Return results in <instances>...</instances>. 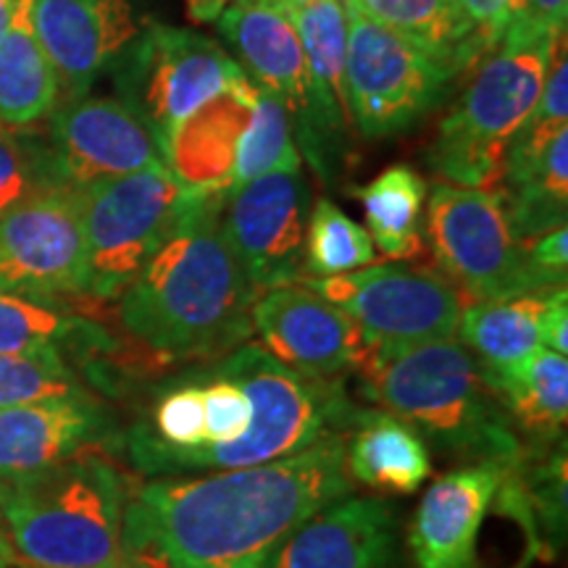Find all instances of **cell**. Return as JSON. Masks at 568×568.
Segmentation results:
<instances>
[{"label": "cell", "mask_w": 568, "mask_h": 568, "mask_svg": "<svg viewBox=\"0 0 568 568\" xmlns=\"http://www.w3.org/2000/svg\"><path fill=\"white\" fill-rule=\"evenodd\" d=\"M197 195L201 190L184 187L166 166L142 169L82 187L88 297L119 301Z\"/></svg>", "instance_id": "cell-6"}, {"label": "cell", "mask_w": 568, "mask_h": 568, "mask_svg": "<svg viewBox=\"0 0 568 568\" xmlns=\"http://www.w3.org/2000/svg\"><path fill=\"white\" fill-rule=\"evenodd\" d=\"M245 77L243 67L211 38L155 21L116 59L119 101L138 113L161 153L190 113Z\"/></svg>", "instance_id": "cell-8"}, {"label": "cell", "mask_w": 568, "mask_h": 568, "mask_svg": "<svg viewBox=\"0 0 568 568\" xmlns=\"http://www.w3.org/2000/svg\"><path fill=\"white\" fill-rule=\"evenodd\" d=\"M113 568H155L151 564H142V560H134V558H124L122 564H116Z\"/></svg>", "instance_id": "cell-42"}, {"label": "cell", "mask_w": 568, "mask_h": 568, "mask_svg": "<svg viewBox=\"0 0 568 568\" xmlns=\"http://www.w3.org/2000/svg\"><path fill=\"white\" fill-rule=\"evenodd\" d=\"M345 17V90L355 130L366 140L410 130L437 109L456 74L347 6Z\"/></svg>", "instance_id": "cell-9"}, {"label": "cell", "mask_w": 568, "mask_h": 568, "mask_svg": "<svg viewBox=\"0 0 568 568\" xmlns=\"http://www.w3.org/2000/svg\"><path fill=\"white\" fill-rule=\"evenodd\" d=\"M17 9H19V0H0V34L11 27Z\"/></svg>", "instance_id": "cell-40"}, {"label": "cell", "mask_w": 568, "mask_h": 568, "mask_svg": "<svg viewBox=\"0 0 568 568\" xmlns=\"http://www.w3.org/2000/svg\"><path fill=\"white\" fill-rule=\"evenodd\" d=\"M545 295L548 290L464 305L458 322L460 343L485 368L508 366L524 358L542 345Z\"/></svg>", "instance_id": "cell-28"}, {"label": "cell", "mask_w": 568, "mask_h": 568, "mask_svg": "<svg viewBox=\"0 0 568 568\" xmlns=\"http://www.w3.org/2000/svg\"><path fill=\"white\" fill-rule=\"evenodd\" d=\"M293 119L274 92L258 88L253 119L234 159L232 184L226 193L272 172H301V153L295 148Z\"/></svg>", "instance_id": "cell-29"}, {"label": "cell", "mask_w": 568, "mask_h": 568, "mask_svg": "<svg viewBox=\"0 0 568 568\" xmlns=\"http://www.w3.org/2000/svg\"><path fill=\"white\" fill-rule=\"evenodd\" d=\"M0 293L45 303L88 297L80 190H53L0 216Z\"/></svg>", "instance_id": "cell-11"}, {"label": "cell", "mask_w": 568, "mask_h": 568, "mask_svg": "<svg viewBox=\"0 0 568 568\" xmlns=\"http://www.w3.org/2000/svg\"><path fill=\"white\" fill-rule=\"evenodd\" d=\"M113 418L95 395L0 408V481H17L80 456L111 437Z\"/></svg>", "instance_id": "cell-19"}, {"label": "cell", "mask_w": 568, "mask_h": 568, "mask_svg": "<svg viewBox=\"0 0 568 568\" xmlns=\"http://www.w3.org/2000/svg\"><path fill=\"white\" fill-rule=\"evenodd\" d=\"M351 493L345 432L268 464L148 477L126 495L124 556L155 568H264L305 518Z\"/></svg>", "instance_id": "cell-1"}, {"label": "cell", "mask_w": 568, "mask_h": 568, "mask_svg": "<svg viewBox=\"0 0 568 568\" xmlns=\"http://www.w3.org/2000/svg\"><path fill=\"white\" fill-rule=\"evenodd\" d=\"M11 566V556H9V545H6L3 529H0V568Z\"/></svg>", "instance_id": "cell-41"}, {"label": "cell", "mask_w": 568, "mask_h": 568, "mask_svg": "<svg viewBox=\"0 0 568 568\" xmlns=\"http://www.w3.org/2000/svg\"><path fill=\"white\" fill-rule=\"evenodd\" d=\"M130 485L95 447L17 481H0V529L19 568L122 564Z\"/></svg>", "instance_id": "cell-4"}, {"label": "cell", "mask_w": 568, "mask_h": 568, "mask_svg": "<svg viewBox=\"0 0 568 568\" xmlns=\"http://www.w3.org/2000/svg\"><path fill=\"white\" fill-rule=\"evenodd\" d=\"M343 3L410 42L456 77L477 67L479 59L487 55L458 0H343Z\"/></svg>", "instance_id": "cell-24"}, {"label": "cell", "mask_w": 568, "mask_h": 568, "mask_svg": "<svg viewBox=\"0 0 568 568\" xmlns=\"http://www.w3.org/2000/svg\"><path fill=\"white\" fill-rule=\"evenodd\" d=\"M0 353L74 368L113 355L116 343L101 324L67 305L0 293Z\"/></svg>", "instance_id": "cell-22"}, {"label": "cell", "mask_w": 568, "mask_h": 568, "mask_svg": "<svg viewBox=\"0 0 568 568\" xmlns=\"http://www.w3.org/2000/svg\"><path fill=\"white\" fill-rule=\"evenodd\" d=\"M30 21L67 101L82 98L142 30L132 0H32Z\"/></svg>", "instance_id": "cell-15"}, {"label": "cell", "mask_w": 568, "mask_h": 568, "mask_svg": "<svg viewBox=\"0 0 568 568\" xmlns=\"http://www.w3.org/2000/svg\"><path fill=\"white\" fill-rule=\"evenodd\" d=\"M264 568H397L395 510L382 497H337L305 518Z\"/></svg>", "instance_id": "cell-17"}, {"label": "cell", "mask_w": 568, "mask_h": 568, "mask_svg": "<svg viewBox=\"0 0 568 568\" xmlns=\"http://www.w3.org/2000/svg\"><path fill=\"white\" fill-rule=\"evenodd\" d=\"M140 426L148 437L169 447H197L205 435L203 389L195 379L180 376L172 387L155 397Z\"/></svg>", "instance_id": "cell-32"}, {"label": "cell", "mask_w": 568, "mask_h": 568, "mask_svg": "<svg viewBox=\"0 0 568 568\" xmlns=\"http://www.w3.org/2000/svg\"><path fill=\"white\" fill-rule=\"evenodd\" d=\"M560 38H503L477 63V74L443 119L429 151V169L439 180L481 190L500 182L510 140L537 109Z\"/></svg>", "instance_id": "cell-5"}, {"label": "cell", "mask_w": 568, "mask_h": 568, "mask_svg": "<svg viewBox=\"0 0 568 568\" xmlns=\"http://www.w3.org/2000/svg\"><path fill=\"white\" fill-rule=\"evenodd\" d=\"M224 3L226 0H187V9L195 21H216L224 11Z\"/></svg>", "instance_id": "cell-38"}, {"label": "cell", "mask_w": 568, "mask_h": 568, "mask_svg": "<svg viewBox=\"0 0 568 568\" xmlns=\"http://www.w3.org/2000/svg\"><path fill=\"white\" fill-rule=\"evenodd\" d=\"M219 32L243 61L255 88L274 92L297 124L305 113V55L301 38L280 3H234L219 13Z\"/></svg>", "instance_id": "cell-21"}, {"label": "cell", "mask_w": 568, "mask_h": 568, "mask_svg": "<svg viewBox=\"0 0 568 568\" xmlns=\"http://www.w3.org/2000/svg\"><path fill=\"white\" fill-rule=\"evenodd\" d=\"M305 55V113L293 132L305 148L311 166L326 180L337 142L351 122L345 90L347 17L343 0H314L290 9Z\"/></svg>", "instance_id": "cell-16"}, {"label": "cell", "mask_w": 568, "mask_h": 568, "mask_svg": "<svg viewBox=\"0 0 568 568\" xmlns=\"http://www.w3.org/2000/svg\"><path fill=\"white\" fill-rule=\"evenodd\" d=\"M55 176L71 190L166 166L153 134L119 98H74L51 116L48 130Z\"/></svg>", "instance_id": "cell-14"}, {"label": "cell", "mask_w": 568, "mask_h": 568, "mask_svg": "<svg viewBox=\"0 0 568 568\" xmlns=\"http://www.w3.org/2000/svg\"><path fill=\"white\" fill-rule=\"evenodd\" d=\"M495 6H497V11H500V21H503V27H506V32H508V27L514 24L518 11H521L524 0H495Z\"/></svg>", "instance_id": "cell-39"}, {"label": "cell", "mask_w": 568, "mask_h": 568, "mask_svg": "<svg viewBox=\"0 0 568 568\" xmlns=\"http://www.w3.org/2000/svg\"><path fill=\"white\" fill-rule=\"evenodd\" d=\"M234 3H276V0H234Z\"/></svg>", "instance_id": "cell-44"}, {"label": "cell", "mask_w": 568, "mask_h": 568, "mask_svg": "<svg viewBox=\"0 0 568 568\" xmlns=\"http://www.w3.org/2000/svg\"><path fill=\"white\" fill-rule=\"evenodd\" d=\"M258 88L247 80L230 84L209 103L190 113L169 140L163 163L184 187L201 193H226L234 159L253 119Z\"/></svg>", "instance_id": "cell-20"}, {"label": "cell", "mask_w": 568, "mask_h": 568, "mask_svg": "<svg viewBox=\"0 0 568 568\" xmlns=\"http://www.w3.org/2000/svg\"><path fill=\"white\" fill-rule=\"evenodd\" d=\"M251 324L268 355L308 379H339L361 372L372 353L358 324L303 284L261 293L253 301Z\"/></svg>", "instance_id": "cell-13"}, {"label": "cell", "mask_w": 568, "mask_h": 568, "mask_svg": "<svg viewBox=\"0 0 568 568\" xmlns=\"http://www.w3.org/2000/svg\"><path fill=\"white\" fill-rule=\"evenodd\" d=\"M345 435L347 474L385 495H410L432 477L426 439L385 408H355Z\"/></svg>", "instance_id": "cell-23"}, {"label": "cell", "mask_w": 568, "mask_h": 568, "mask_svg": "<svg viewBox=\"0 0 568 568\" xmlns=\"http://www.w3.org/2000/svg\"><path fill=\"white\" fill-rule=\"evenodd\" d=\"M568 0H524L521 11L503 38L545 40L566 34Z\"/></svg>", "instance_id": "cell-34"}, {"label": "cell", "mask_w": 568, "mask_h": 568, "mask_svg": "<svg viewBox=\"0 0 568 568\" xmlns=\"http://www.w3.org/2000/svg\"><path fill=\"white\" fill-rule=\"evenodd\" d=\"M460 11L468 24L474 27L477 38L481 40L487 53H493L497 45H500L503 34H506V27L500 21V11H497L495 0H458Z\"/></svg>", "instance_id": "cell-37"}, {"label": "cell", "mask_w": 568, "mask_h": 568, "mask_svg": "<svg viewBox=\"0 0 568 568\" xmlns=\"http://www.w3.org/2000/svg\"><path fill=\"white\" fill-rule=\"evenodd\" d=\"M426 193L429 184L424 176L403 163L355 190L376 253L387 255L389 261H408L422 253Z\"/></svg>", "instance_id": "cell-27"}, {"label": "cell", "mask_w": 568, "mask_h": 568, "mask_svg": "<svg viewBox=\"0 0 568 568\" xmlns=\"http://www.w3.org/2000/svg\"><path fill=\"white\" fill-rule=\"evenodd\" d=\"M506 466L477 460L426 489L408 531L416 568H477L481 524L500 493Z\"/></svg>", "instance_id": "cell-18"}, {"label": "cell", "mask_w": 568, "mask_h": 568, "mask_svg": "<svg viewBox=\"0 0 568 568\" xmlns=\"http://www.w3.org/2000/svg\"><path fill=\"white\" fill-rule=\"evenodd\" d=\"M481 368L489 393L510 422L535 437H558L568 422V358L550 347L535 351L508 366Z\"/></svg>", "instance_id": "cell-25"}, {"label": "cell", "mask_w": 568, "mask_h": 568, "mask_svg": "<svg viewBox=\"0 0 568 568\" xmlns=\"http://www.w3.org/2000/svg\"><path fill=\"white\" fill-rule=\"evenodd\" d=\"M61 187L48 142L0 124V216Z\"/></svg>", "instance_id": "cell-31"}, {"label": "cell", "mask_w": 568, "mask_h": 568, "mask_svg": "<svg viewBox=\"0 0 568 568\" xmlns=\"http://www.w3.org/2000/svg\"><path fill=\"white\" fill-rule=\"evenodd\" d=\"M527 258L531 272L537 276V284L542 290L558 287L566 284V268H568V232L566 226L539 234V237L529 240Z\"/></svg>", "instance_id": "cell-35"}, {"label": "cell", "mask_w": 568, "mask_h": 568, "mask_svg": "<svg viewBox=\"0 0 568 568\" xmlns=\"http://www.w3.org/2000/svg\"><path fill=\"white\" fill-rule=\"evenodd\" d=\"M376 247L366 226L345 216L329 197H318L305 226V272L311 276H343L374 266Z\"/></svg>", "instance_id": "cell-30"}, {"label": "cell", "mask_w": 568, "mask_h": 568, "mask_svg": "<svg viewBox=\"0 0 568 568\" xmlns=\"http://www.w3.org/2000/svg\"><path fill=\"white\" fill-rule=\"evenodd\" d=\"M542 345L560 355L568 353V295L566 284L548 290L542 314Z\"/></svg>", "instance_id": "cell-36"}, {"label": "cell", "mask_w": 568, "mask_h": 568, "mask_svg": "<svg viewBox=\"0 0 568 568\" xmlns=\"http://www.w3.org/2000/svg\"><path fill=\"white\" fill-rule=\"evenodd\" d=\"M280 6H290V9H297V6H308L314 3V0H276Z\"/></svg>", "instance_id": "cell-43"}, {"label": "cell", "mask_w": 568, "mask_h": 568, "mask_svg": "<svg viewBox=\"0 0 568 568\" xmlns=\"http://www.w3.org/2000/svg\"><path fill=\"white\" fill-rule=\"evenodd\" d=\"M224 193H201L119 297V324L153 366L222 358L253 335L251 287L222 226Z\"/></svg>", "instance_id": "cell-2"}, {"label": "cell", "mask_w": 568, "mask_h": 568, "mask_svg": "<svg viewBox=\"0 0 568 568\" xmlns=\"http://www.w3.org/2000/svg\"><path fill=\"white\" fill-rule=\"evenodd\" d=\"M308 213L311 187L301 172H272L224 193L226 243L258 295L303 276Z\"/></svg>", "instance_id": "cell-12"}, {"label": "cell", "mask_w": 568, "mask_h": 568, "mask_svg": "<svg viewBox=\"0 0 568 568\" xmlns=\"http://www.w3.org/2000/svg\"><path fill=\"white\" fill-rule=\"evenodd\" d=\"M295 284L339 305L372 347L453 337L466 305L443 272L403 261L343 276H301Z\"/></svg>", "instance_id": "cell-10"}, {"label": "cell", "mask_w": 568, "mask_h": 568, "mask_svg": "<svg viewBox=\"0 0 568 568\" xmlns=\"http://www.w3.org/2000/svg\"><path fill=\"white\" fill-rule=\"evenodd\" d=\"M88 395H92L90 387L77 376L74 368L0 353V408Z\"/></svg>", "instance_id": "cell-33"}, {"label": "cell", "mask_w": 568, "mask_h": 568, "mask_svg": "<svg viewBox=\"0 0 568 568\" xmlns=\"http://www.w3.org/2000/svg\"><path fill=\"white\" fill-rule=\"evenodd\" d=\"M361 372L374 403L447 453L500 466L524 453L479 361L456 337L376 345Z\"/></svg>", "instance_id": "cell-3"}, {"label": "cell", "mask_w": 568, "mask_h": 568, "mask_svg": "<svg viewBox=\"0 0 568 568\" xmlns=\"http://www.w3.org/2000/svg\"><path fill=\"white\" fill-rule=\"evenodd\" d=\"M424 211V237L435 261L460 295L474 301L542 293L527 258V245L510 230L497 190L432 184Z\"/></svg>", "instance_id": "cell-7"}, {"label": "cell", "mask_w": 568, "mask_h": 568, "mask_svg": "<svg viewBox=\"0 0 568 568\" xmlns=\"http://www.w3.org/2000/svg\"><path fill=\"white\" fill-rule=\"evenodd\" d=\"M32 0H19L11 27L0 34V124L27 130L59 101V77L34 38Z\"/></svg>", "instance_id": "cell-26"}, {"label": "cell", "mask_w": 568, "mask_h": 568, "mask_svg": "<svg viewBox=\"0 0 568 568\" xmlns=\"http://www.w3.org/2000/svg\"><path fill=\"white\" fill-rule=\"evenodd\" d=\"M6 568H11V566H6Z\"/></svg>", "instance_id": "cell-45"}]
</instances>
